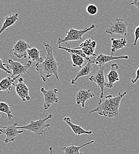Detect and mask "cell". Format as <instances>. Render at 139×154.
<instances>
[{"mask_svg": "<svg viewBox=\"0 0 139 154\" xmlns=\"http://www.w3.org/2000/svg\"><path fill=\"white\" fill-rule=\"evenodd\" d=\"M96 57H91L90 60L87 62V63L85 66H84L83 67H82L81 68V69L77 72L76 77L71 81V84H72V85H75V84L77 85L76 84V81L78 80L79 78H80V77L87 76L91 73V72L93 69V68L92 66V64L93 63V59H95Z\"/></svg>", "mask_w": 139, "mask_h": 154, "instance_id": "obj_14", "label": "cell"}, {"mask_svg": "<svg viewBox=\"0 0 139 154\" xmlns=\"http://www.w3.org/2000/svg\"><path fill=\"white\" fill-rule=\"evenodd\" d=\"M95 28V25L92 24L90 27L84 29L83 30H77L73 28H71L68 32H66V36L64 38H59L57 41V43L60 45L61 43H67V42L71 41H79L81 40L83 36L89 31Z\"/></svg>", "mask_w": 139, "mask_h": 154, "instance_id": "obj_6", "label": "cell"}, {"mask_svg": "<svg viewBox=\"0 0 139 154\" xmlns=\"http://www.w3.org/2000/svg\"><path fill=\"white\" fill-rule=\"evenodd\" d=\"M40 91L44 96V110L42 115V116H44L46 110L48 109L52 104L58 103L59 98L58 94L59 93L58 90L57 88L54 90H46L44 87H42L40 88Z\"/></svg>", "mask_w": 139, "mask_h": 154, "instance_id": "obj_8", "label": "cell"}, {"mask_svg": "<svg viewBox=\"0 0 139 154\" xmlns=\"http://www.w3.org/2000/svg\"><path fill=\"white\" fill-rule=\"evenodd\" d=\"M134 45L136 46L137 45V42L139 39V26H138L134 30Z\"/></svg>", "mask_w": 139, "mask_h": 154, "instance_id": "obj_28", "label": "cell"}, {"mask_svg": "<svg viewBox=\"0 0 139 154\" xmlns=\"http://www.w3.org/2000/svg\"><path fill=\"white\" fill-rule=\"evenodd\" d=\"M16 87V92L17 96L20 97L24 102L30 100L29 96V89L24 83V79L21 77L18 78V83L14 84Z\"/></svg>", "mask_w": 139, "mask_h": 154, "instance_id": "obj_11", "label": "cell"}, {"mask_svg": "<svg viewBox=\"0 0 139 154\" xmlns=\"http://www.w3.org/2000/svg\"><path fill=\"white\" fill-rule=\"evenodd\" d=\"M31 48L30 45L25 40L19 39L14 43L13 49L14 55L19 59L28 58L27 51Z\"/></svg>", "mask_w": 139, "mask_h": 154, "instance_id": "obj_9", "label": "cell"}, {"mask_svg": "<svg viewBox=\"0 0 139 154\" xmlns=\"http://www.w3.org/2000/svg\"><path fill=\"white\" fill-rule=\"evenodd\" d=\"M112 42L111 45V55H113L117 51L122 49L124 48L127 45V40L125 38H111V39Z\"/></svg>", "mask_w": 139, "mask_h": 154, "instance_id": "obj_21", "label": "cell"}, {"mask_svg": "<svg viewBox=\"0 0 139 154\" xmlns=\"http://www.w3.org/2000/svg\"><path fill=\"white\" fill-rule=\"evenodd\" d=\"M110 26L106 29L105 33L111 35H118L123 36H127L128 35V23L122 19L116 18L113 23H111Z\"/></svg>", "mask_w": 139, "mask_h": 154, "instance_id": "obj_5", "label": "cell"}, {"mask_svg": "<svg viewBox=\"0 0 139 154\" xmlns=\"http://www.w3.org/2000/svg\"><path fill=\"white\" fill-rule=\"evenodd\" d=\"M77 93L76 96V101L77 105H81L83 108L85 107V103L86 102L94 97L96 96L95 94L93 93L91 91V90H85V89H77Z\"/></svg>", "mask_w": 139, "mask_h": 154, "instance_id": "obj_13", "label": "cell"}, {"mask_svg": "<svg viewBox=\"0 0 139 154\" xmlns=\"http://www.w3.org/2000/svg\"><path fill=\"white\" fill-rule=\"evenodd\" d=\"M73 61V67H79L82 68V65L85 61V58L76 54H70Z\"/></svg>", "mask_w": 139, "mask_h": 154, "instance_id": "obj_25", "label": "cell"}, {"mask_svg": "<svg viewBox=\"0 0 139 154\" xmlns=\"http://www.w3.org/2000/svg\"><path fill=\"white\" fill-rule=\"evenodd\" d=\"M94 142H95V141L93 140H91L89 142H87L79 146H75L74 145L72 144L69 146L63 147L61 148V149L62 151H64V154H84L83 152H80V149L81 148H82L83 147H84L88 145L92 144Z\"/></svg>", "mask_w": 139, "mask_h": 154, "instance_id": "obj_20", "label": "cell"}, {"mask_svg": "<svg viewBox=\"0 0 139 154\" xmlns=\"http://www.w3.org/2000/svg\"><path fill=\"white\" fill-rule=\"evenodd\" d=\"M52 149H52V147L51 146V147L49 148V153H50V154H52V151H53Z\"/></svg>", "mask_w": 139, "mask_h": 154, "instance_id": "obj_31", "label": "cell"}, {"mask_svg": "<svg viewBox=\"0 0 139 154\" xmlns=\"http://www.w3.org/2000/svg\"><path fill=\"white\" fill-rule=\"evenodd\" d=\"M127 93L128 91H125L122 94L119 93L117 96L113 97L110 94L100 98L98 105L95 109L89 112V113H97L99 115L107 117H117L119 115L121 100Z\"/></svg>", "mask_w": 139, "mask_h": 154, "instance_id": "obj_1", "label": "cell"}, {"mask_svg": "<svg viewBox=\"0 0 139 154\" xmlns=\"http://www.w3.org/2000/svg\"><path fill=\"white\" fill-rule=\"evenodd\" d=\"M0 112L6 113L8 116V119L10 121H12L11 119L13 117V115H12V111L10 109L8 103L0 101Z\"/></svg>", "mask_w": 139, "mask_h": 154, "instance_id": "obj_24", "label": "cell"}, {"mask_svg": "<svg viewBox=\"0 0 139 154\" xmlns=\"http://www.w3.org/2000/svg\"><path fill=\"white\" fill-rule=\"evenodd\" d=\"M118 68H119V66L117 63L111 64V70L107 75L108 82H106V87H107L108 88H112L115 82L119 81V74L117 71Z\"/></svg>", "mask_w": 139, "mask_h": 154, "instance_id": "obj_15", "label": "cell"}, {"mask_svg": "<svg viewBox=\"0 0 139 154\" xmlns=\"http://www.w3.org/2000/svg\"><path fill=\"white\" fill-rule=\"evenodd\" d=\"M67 45H68V48H65V47H62V46H61V45H59V46H58V49H63V50H65L66 52H67L68 53H69L70 54H76V55H80V56H81V57H83L84 58H85V59L88 62L89 60H90V59H91V57H87L84 53H83V52L81 50V49H77V48H70V45L67 43Z\"/></svg>", "mask_w": 139, "mask_h": 154, "instance_id": "obj_22", "label": "cell"}, {"mask_svg": "<svg viewBox=\"0 0 139 154\" xmlns=\"http://www.w3.org/2000/svg\"><path fill=\"white\" fill-rule=\"evenodd\" d=\"M19 20V14H11L4 18V21L0 29V35L5 30H8V28L14 24Z\"/></svg>", "mask_w": 139, "mask_h": 154, "instance_id": "obj_19", "label": "cell"}, {"mask_svg": "<svg viewBox=\"0 0 139 154\" xmlns=\"http://www.w3.org/2000/svg\"><path fill=\"white\" fill-rule=\"evenodd\" d=\"M131 5L135 6L139 10V0H133V2H131L129 4V6H131Z\"/></svg>", "mask_w": 139, "mask_h": 154, "instance_id": "obj_30", "label": "cell"}, {"mask_svg": "<svg viewBox=\"0 0 139 154\" xmlns=\"http://www.w3.org/2000/svg\"><path fill=\"white\" fill-rule=\"evenodd\" d=\"M86 11L90 15H95L98 13V7L95 4H89L86 7Z\"/></svg>", "mask_w": 139, "mask_h": 154, "instance_id": "obj_26", "label": "cell"}, {"mask_svg": "<svg viewBox=\"0 0 139 154\" xmlns=\"http://www.w3.org/2000/svg\"><path fill=\"white\" fill-rule=\"evenodd\" d=\"M63 121L65 122V123L71 128V130L76 135L78 136V138L80 135H91L92 134V131H86L82 128L81 125H77L72 123L70 117H64L63 119Z\"/></svg>", "mask_w": 139, "mask_h": 154, "instance_id": "obj_17", "label": "cell"}, {"mask_svg": "<svg viewBox=\"0 0 139 154\" xmlns=\"http://www.w3.org/2000/svg\"><path fill=\"white\" fill-rule=\"evenodd\" d=\"M44 45L46 51V55L43 62L36 64V70L39 73L40 77L44 82L53 75L60 82L58 67L60 63L56 60L54 56L52 46L49 44L44 43Z\"/></svg>", "mask_w": 139, "mask_h": 154, "instance_id": "obj_2", "label": "cell"}, {"mask_svg": "<svg viewBox=\"0 0 139 154\" xmlns=\"http://www.w3.org/2000/svg\"><path fill=\"white\" fill-rule=\"evenodd\" d=\"M1 117V116L0 115V117Z\"/></svg>", "mask_w": 139, "mask_h": 154, "instance_id": "obj_32", "label": "cell"}, {"mask_svg": "<svg viewBox=\"0 0 139 154\" xmlns=\"http://www.w3.org/2000/svg\"><path fill=\"white\" fill-rule=\"evenodd\" d=\"M96 46V42L92 40L90 38H88L82 42L80 44L79 47H77L76 48L81 49L87 57H97V55L95 54Z\"/></svg>", "mask_w": 139, "mask_h": 154, "instance_id": "obj_12", "label": "cell"}, {"mask_svg": "<svg viewBox=\"0 0 139 154\" xmlns=\"http://www.w3.org/2000/svg\"><path fill=\"white\" fill-rule=\"evenodd\" d=\"M4 63L3 62V61H2V60L0 58V69H1V70H2V71H5V72H6L7 74H9L10 75V76H11V71H10L9 70H8L7 68H6V67L5 66V65H4Z\"/></svg>", "mask_w": 139, "mask_h": 154, "instance_id": "obj_27", "label": "cell"}, {"mask_svg": "<svg viewBox=\"0 0 139 154\" xmlns=\"http://www.w3.org/2000/svg\"><path fill=\"white\" fill-rule=\"evenodd\" d=\"M104 71H105V66H100V68L98 70V71L93 75L91 76L89 78V81L95 82L100 89V98H102L103 97L105 87L106 85Z\"/></svg>", "mask_w": 139, "mask_h": 154, "instance_id": "obj_10", "label": "cell"}, {"mask_svg": "<svg viewBox=\"0 0 139 154\" xmlns=\"http://www.w3.org/2000/svg\"><path fill=\"white\" fill-rule=\"evenodd\" d=\"M18 123L12 121V123L7 126H0V135L4 134L5 139H4L5 143H8L10 142L15 140L19 135L23 133L22 129H18Z\"/></svg>", "mask_w": 139, "mask_h": 154, "instance_id": "obj_7", "label": "cell"}, {"mask_svg": "<svg viewBox=\"0 0 139 154\" xmlns=\"http://www.w3.org/2000/svg\"><path fill=\"white\" fill-rule=\"evenodd\" d=\"M8 62V63L7 64L5 63L4 65L8 70L11 72V77L20 76L24 74H30L28 71V69H29L32 66V61H28L27 63L24 64L20 62L14 61L11 59H9Z\"/></svg>", "mask_w": 139, "mask_h": 154, "instance_id": "obj_4", "label": "cell"}, {"mask_svg": "<svg viewBox=\"0 0 139 154\" xmlns=\"http://www.w3.org/2000/svg\"><path fill=\"white\" fill-rule=\"evenodd\" d=\"M53 115L50 114L46 116H42L38 120L34 121L30 120V123L24 126H17L18 129H25L29 132H32L35 133L36 135H42L45 136L47 129L50 131L49 126H51L50 124H46V121L52 118Z\"/></svg>", "mask_w": 139, "mask_h": 154, "instance_id": "obj_3", "label": "cell"}, {"mask_svg": "<svg viewBox=\"0 0 139 154\" xmlns=\"http://www.w3.org/2000/svg\"><path fill=\"white\" fill-rule=\"evenodd\" d=\"M20 76L13 77L11 76L5 77L0 81V91H7L8 94L12 89V85H14V81Z\"/></svg>", "mask_w": 139, "mask_h": 154, "instance_id": "obj_18", "label": "cell"}, {"mask_svg": "<svg viewBox=\"0 0 139 154\" xmlns=\"http://www.w3.org/2000/svg\"><path fill=\"white\" fill-rule=\"evenodd\" d=\"M135 75V77L133 78V79H132L131 80V82L133 83V84H135L137 80L139 79V67L137 69V70L136 71V72L135 73H133V75Z\"/></svg>", "mask_w": 139, "mask_h": 154, "instance_id": "obj_29", "label": "cell"}, {"mask_svg": "<svg viewBox=\"0 0 139 154\" xmlns=\"http://www.w3.org/2000/svg\"><path fill=\"white\" fill-rule=\"evenodd\" d=\"M129 57L127 55H124V56H121V57H114L112 55H104L103 54H99L97 57L95 59H93V63H95L97 65H99L100 66H103L105 65L106 63L114 60H117V59H128Z\"/></svg>", "mask_w": 139, "mask_h": 154, "instance_id": "obj_16", "label": "cell"}, {"mask_svg": "<svg viewBox=\"0 0 139 154\" xmlns=\"http://www.w3.org/2000/svg\"><path fill=\"white\" fill-rule=\"evenodd\" d=\"M28 59H32L33 61H36L37 63H40L43 61L44 58H42L40 55V52L36 48H30L27 51Z\"/></svg>", "mask_w": 139, "mask_h": 154, "instance_id": "obj_23", "label": "cell"}]
</instances>
